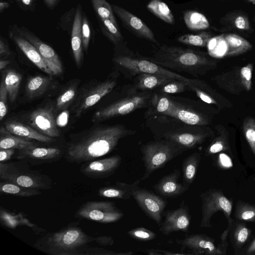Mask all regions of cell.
I'll return each mask as SVG.
<instances>
[{"label":"cell","mask_w":255,"mask_h":255,"mask_svg":"<svg viewBox=\"0 0 255 255\" xmlns=\"http://www.w3.org/2000/svg\"><path fill=\"white\" fill-rule=\"evenodd\" d=\"M135 132L121 124L95 126L73 137L64 149L63 157L76 164L94 160L110 153L121 139Z\"/></svg>","instance_id":"6da1fadb"},{"label":"cell","mask_w":255,"mask_h":255,"mask_svg":"<svg viewBox=\"0 0 255 255\" xmlns=\"http://www.w3.org/2000/svg\"><path fill=\"white\" fill-rule=\"evenodd\" d=\"M145 59L169 70L185 72L198 77L216 67V62L202 51L163 44Z\"/></svg>","instance_id":"7a4b0ae2"},{"label":"cell","mask_w":255,"mask_h":255,"mask_svg":"<svg viewBox=\"0 0 255 255\" xmlns=\"http://www.w3.org/2000/svg\"><path fill=\"white\" fill-rule=\"evenodd\" d=\"M146 125L155 139L172 141L187 150L202 144L210 135L202 126L188 125L166 115L150 116Z\"/></svg>","instance_id":"3957f363"},{"label":"cell","mask_w":255,"mask_h":255,"mask_svg":"<svg viewBox=\"0 0 255 255\" xmlns=\"http://www.w3.org/2000/svg\"><path fill=\"white\" fill-rule=\"evenodd\" d=\"M93 241L94 237L87 235L80 227L71 225L44 235L36 241L34 247L49 255H76Z\"/></svg>","instance_id":"277c9868"},{"label":"cell","mask_w":255,"mask_h":255,"mask_svg":"<svg viewBox=\"0 0 255 255\" xmlns=\"http://www.w3.org/2000/svg\"><path fill=\"white\" fill-rule=\"evenodd\" d=\"M145 172L141 180H146L158 169L187 150L185 148L167 139H155L140 148Z\"/></svg>","instance_id":"5b68a950"},{"label":"cell","mask_w":255,"mask_h":255,"mask_svg":"<svg viewBox=\"0 0 255 255\" xmlns=\"http://www.w3.org/2000/svg\"><path fill=\"white\" fill-rule=\"evenodd\" d=\"M0 179L39 190H47L52 187V181L48 175L31 169L28 163L22 160L0 162Z\"/></svg>","instance_id":"8992f818"},{"label":"cell","mask_w":255,"mask_h":255,"mask_svg":"<svg viewBox=\"0 0 255 255\" xmlns=\"http://www.w3.org/2000/svg\"><path fill=\"white\" fill-rule=\"evenodd\" d=\"M153 92L136 90L131 87L127 95L96 112L93 116L94 123L102 122L115 117L126 115L134 111L147 108Z\"/></svg>","instance_id":"52a82bcc"},{"label":"cell","mask_w":255,"mask_h":255,"mask_svg":"<svg viewBox=\"0 0 255 255\" xmlns=\"http://www.w3.org/2000/svg\"><path fill=\"white\" fill-rule=\"evenodd\" d=\"M118 68L127 78H131L142 74H155L168 76L180 80L187 81L188 78L164 68L144 57H133L119 55L113 58Z\"/></svg>","instance_id":"ba28073f"},{"label":"cell","mask_w":255,"mask_h":255,"mask_svg":"<svg viewBox=\"0 0 255 255\" xmlns=\"http://www.w3.org/2000/svg\"><path fill=\"white\" fill-rule=\"evenodd\" d=\"M119 74L118 70L112 72L104 80L97 82L80 94L73 105L75 116L78 118L82 116L112 91L117 84Z\"/></svg>","instance_id":"9c48e42d"},{"label":"cell","mask_w":255,"mask_h":255,"mask_svg":"<svg viewBox=\"0 0 255 255\" xmlns=\"http://www.w3.org/2000/svg\"><path fill=\"white\" fill-rule=\"evenodd\" d=\"M200 197L202 203L200 227L211 228V218L218 212H222L227 221L231 219L233 201L228 198L222 190L210 188L201 193Z\"/></svg>","instance_id":"30bf717a"},{"label":"cell","mask_w":255,"mask_h":255,"mask_svg":"<svg viewBox=\"0 0 255 255\" xmlns=\"http://www.w3.org/2000/svg\"><path fill=\"white\" fill-rule=\"evenodd\" d=\"M123 212L111 201H88L82 205L75 217L101 223L115 222L122 219Z\"/></svg>","instance_id":"8fae6325"},{"label":"cell","mask_w":255,"mask_h":255,"mask_svg":"<svg viewBox=\"0 0 255 255\" xmlns=\"http://www.w3.org/2000/svg\"><path fill=\"white\" fill-rule=\"evenodd\" d=\"M253 64L251 63L240 67H235L232 70L218 75L213 78L214 81L222 89L232 94H239L241 92L252 89Z\"/></svg>","instance_id":"7c38bea8"},{"label":"cell","mask_w":255,"mask_h":255,"mask_svg":"<svg viewBox=\"0 0 255 255\" xmlns=\"http://www.w3.org/2000/svg\"><path fill=\"white\" fill-rule=\"evenodd\" d=\"M169 110L164 115L193 126H205L210 124L207 115L199 109L194 101L186 98L171 97Z\"/></svg>","instance_id":"4fadbf2b"},{"label":"cell","mask_w":255,"mask_h":255,"mask_svg":"<svg viewBox=\"0 0 255 255\" xmlns=\"http://www.w3.org/2000/svg\"><path fill=\"white\" fill-rule=\"evenodd\" d=\"M131 196L142 210L159 227L167 202L151 191L139 187L132 191Z\"/></svg>","instance_id":"5bb4252c"},{"label":"cell","mask_w":255,"mask_h":255,"mask_svg":"<svg viewBox=\"0 0 255 255\" xmlns=\"http://www.w3.org/2000/svg\"><path fill=\"white\" fill-rule=\"evenodd\" d=\"M37 145L18 150L16 158L29 164L38 165L55 162L64 155V151L60 148L38 147Z\"/></svg>","instance_id":"9a60e30c"},{"label":"cell","mask_w":255,"mask_h":255,"mask_svg":"<svg viewBox=\"0 0 255 255\" xmlns=\"http://www.w3.org/2000/svg\"><path fill=\"white\" fill-rule=\"evenodd\" d=\"M28 123L44 135L53 138L60 136L52 106L42 107L32 111L29 116Z\"/></svg>","instance_id":"2e32d148"},{"label":"cell","mask_w":255,"mask_h":255,"mask_svg":"<svg viewBox=\"0 0 255 255\" xmlns=\"http://www.w3.org/2000/svg\"><path fill=\"white\" fill-rule=\"evenodd\" d=\"M184 202L177 209L165 213L164 219L159 227V231L164 235L168 236L177 232H188L191 216L189 208Z\"/></svg>","instance_id":"e0dca14e"},{"label":"cell","mask_w":255,"mask_h":255,"mask_svg":"<svg viewBox=\"0 0 255 255\" xmlns=\"http://www.w3.org/2000/svg\"><path fill=\"white\" fill-rule=\"evenodd\" d=\"M112 6L125 28L137 37L158 44L153 31L141 19L119 5L113 4Z\"/></svg>","instance_id":"ac0fdd59"},{"label":"cell","mask_w":255,"mask_h":255,"mask_svg":"<svg viewBox=\"0 0 255 255\" xmlns=\"http://www.w3.org/2000/svg\"><path fill=\"white\" fill-rule=\"evenodd\" d=\"M16 31L18 35L27 39L35 46L54 75L62 73L63 67L61 62L51 47L24 27H17Z\"/></svg>","instance_id":"d6986e66"},{"label":"cell","mask_w":255,"mask_h":255,"mask_svg":"<svg viewBox=\"0 0 255 255\" xmlns=\"http://www.w3.org/2000/svg\"><path fill=\"white\" fill-rule=\"evenodd\" d=\"M121 161V157L119 155H115L84 163L81 165L80 171L88 177L103 179L113 175L119 168Z\"/></svg>","instance_id":"ffe728a7"},{"label":"cell","mask_w":255,"mask_h":255,"mask_svg":"<svg viewBox=\"0 0 255 255\" xmlns=\"http://www.w3.org/2000/svg\"><path fill=\"white\" fill-rule=\"evenodd\" d=\"M178 244L187 249L191 255H223L215 245V239L203 234L188 235L182 239H176Z\"/></svg>","instance_id":"44dd1931"},{"label":"cell","mask_w":255,"mask_h":255,"mask_svg":"<svg viewBox=\"0 0 255 255\" xmlns=\"http://www.w3.org/2000/svg\"><path fill=\"white\" fill-rule=\"evenodd\" d=\"M187 86L188 90L194 92L201 100L207 104L216 105L220 109L231 106L227 100L204 81L188 78Z\"/></svg>","instance_id":"7402d4cb"},{"label":"cell","mask_w":255,"mask_h":255,"mask_svg":"<svg viewBox=\"0 0 255 255\" xmlns=\"http://www.w3.org/2000/svg\"><path fill=\"white\" fill-rule=\"evenodd\" d=\"M180 172L175 169L163 176L153 188L158 194L166 197H175L181 195L189 188V186L178 182Z\"/></svg>","instance_id":"603a6c76"},{"label":"cell","mask_w":255,"mask_h":255,"mask_svg":"<svg viewBox=\"0 0 255 255\" xmlns=\"http://www.w3.org/2000/svg\"><path fill=\"white\" fill-rule=\"evenodd\" d=\"M252 235V230L246 224L238 220H233L229 236L235 255H240L248 244Z\"/></svg>","instance_id":"cb8c5ba5"},{"label":"cell","mask_w":255,"mask_h":255,"mask_svg":"<svg viewBox=\"0 0 255 255\" xmlns=\"http://www.w3.org/2000/svg\"><path fill=\"white\" fill-rule=\"evenodd\" d=\"M4 128L11 134L25 138L34 139L47 143L55 141L54 138L44 135L31 126L17 121H8L6 122Z\"/></svg>","instance_id":"d4e9b609"},{"label":"cell","mask_w":255,"mask_h":255,"mask_svg":"<svg viewBox=\"0 0 255 255\" xmlns=\"http://www.w3.org/2000/svg\"><path fill=\"white\" fill-rule=\"evenodd\" d=\"M82 8L80 4L77 7L72 26L71 34V47L77 66L80 68L83 61L82 36Z\"/></svg>","instance_id":"484cf974"},{"label":"cell","mask_w":255,"mask_h":255,"mask_svg":"<svg viewBox=\"0 0 255 255\" xmlns=\"http://www.w3.org/2000/svg\"><path fill=\"white\" fill-rule=\"evenodd\" d=\"M175 79L159 74H142L134 77L131 87L139 91L155 92L163 84Z\"/></svg>","instance_id":"4316f807"},{"label":"cell","mask_w":255,"mask_h":255,"mask_svg":"<svg viewBox=\"0 0 255 255\" xmlns=\"http://www.w3.org/2000/svg\"><path fill=\"white\" fill-rule=\"evenodd\" d=\"M11 36L18 47L35 65L46 74L54 75L33 45L18 34H12Z\"/></svg>","instance_id":"83f0119b"},{"label":"cell","mask_w":255,"mask_h":255,"mask_svg":"<svg viewBox=\"0 0 255 255\" xmlns=\"http://www.w3.org/2000/svg\"><path fill=\"white\" fill-rule=\"evenodd\" d=\"M139 179L131 184L117 181L112 186L100 188L98 192V195L106 198L128 199L132 197V191L139 187Z\"/></svg>","instance_id":"f1b7e54d"},{"label":"cell","mask_w":255,"mask_h":255,"mask_svg":"<svg viewBox=\"0 0 255 255\" xmlns=\"http://www.w3.org/2000/svg\"><path fill=\"white\" fill-rule=\"evenodd\" d=\"M0 149L11 148L20 150L38 144L29 139L11 134L3 127L0 129Z\"/></svg>","instance_id":"f546056e"},{"label":"cell","mask_w":255,"mask_h":255,"mask_svg":"<svg viewBox=\"0 0 255 255\" xmlns=\"http://www.w3.org/2000/svg\"><path fill=\"white\" fill-rule=\"evenodd\" d=\"M172 99L171 97L156 92H153L149 106L144 113L145 118L154 115H164L169 110Z\"/></svg>","instance_id":"4dcf8cb0"},{"label":"cell","mask_w":255,"mask_h":255,"mask_svg":"<svg viewBox=\"0 0 255 255\" xmlns=\"http://www.w3.org/2000/svg\"><path fill=\"white\" fill-rule=\"evenodd\" d=\"M227 43L225 56H234L244 54L251 50L253 46L248 40L236 34H224Z\"/></svg>","instance_id":"1f68e13d"},{"label":"cell","mask_w":255,"mask_h":255,"mask_svg":"<svg viewBox=\"0 0 255 255\" xmlns=\"http://www.w3.org/2000/svg\"><path fill=\"white\" fill-rule=\"evenodd\" d=\"M50 77L37 75L30 78L26 85V94L30 99L37 98L43 95L51 84Z\"/></svg>","instance_id":"d6a6232c"},{"label":"cell","mask_w":255,"mask_h":255,"mask_svg":"<svg viewBox=\"0 0 255 255\" xmlns=\"http://www.w3.org/2000/svg\"><path fill=\"white\" fill-rule=\"evenodd\" d=\"M216 128L218 132L217 135L207 147L205 150L207 155L230 150L228 131L221 125L216 127Z\"/></svg>","instance_id":"836d02e7"},{"label":"cell","mask_w":255,"mask_h":255,"mask_svg":"<svg viewBox=\"0 0 255 255\" xmlns=\"http://www.w3.org/2000/svg\"><path fill=\"white\" fill-rule=\"evenodd\" d=\"M201 159V154L198 152H194L184 159L182 163L184 184L189 186L194 181Z\"/></svg>","instance_id":"e575fe53"},{"label":"cell","mask_w":255,"mask_h":255,"mask_svg":"<svg viewBox=\"0 0 255 255\" xmlns=\"http://www.w3.org/2000/svg\"><path fill=\"white\" fill-rule=\"evenodd\" d=\"M2 78L7 91L8 99L11 103H13L18 95L21 75L14 70L9 69L3 72Z\"/></svg>","instance_id":"d590c367"},{"label":"cell","mask_w":255,"mask_h":255,"mask_svg":"<svg viewBox=\"0 0 255 255\" xmlns=\"http://www.w3.org/2000/svg\"><path fill=\"white\" fill-rule=\"evenodd\" d=\"M146 7L149 11L162 21L170 24L175 23V18L170 9L161 0H151Z\"/></svg>","instance_id":"8d00e7d4"},{"label":"cell","mask_w":255,"mask_h":255,"mask_svg":"<svg viewBox=\"0 0 255 255\" xmlns=\"http://www.w3.org/2000/svg\"><path fill=\"white\" fill-rule=\"evenodd\" d=\"M183 18L187 28L191 30H200L208 28L210 24L208 19L202 13L193 10L184 12Z\"/></svg>","instance_id":"74e56055"},{"label":"cell","mask_w":255,"mask_h":255,"mask_svg":"<svg viewBox=\"0 0 255 255\" xmlns=\"http://www.w3.org/2000/svg\"><path fill=\"white\" fill-rule=\"evenodd\" d=\"M0 192L1 193L10 194L19 197H31L41 194L37 189L25 187L13 183L0 181Z\"/></svg>","instance_id":"f35d334b"},{"label":"cell","mask_w":255,"mask_h":255,"mask_svg":"<svg viewBox=\"0 0 255 255\" xmlns=\"http://www.w3.org/2000/svg\"><path fill=\"white\" fill-rule=\"evenodd\" d=\"M99 19L100 26L104 34L115 46H117L123 40V36L118 24L109 19Z\"/></svg>","instance_id":"ab89813d"},{"label":"cell","mask_w":255,"mask_h":255,"mask_svg":"<svg viewBox=\"0 0 255 255\" xmlns=\"http://www.w3.org/2000/svg\"><path fill=\"white\" fill-rule=\"evenodd\" d=\"M234 216L239 221L255 222V205L239 200L236 204Z\"/></svg>","instance_id":"60d3db41"},{"label":"cell","mask_w":255,"mask_h":255,"mask_svg":"<svg viewBox=\"0 0 255 255\" xmlns=\"http://www.w3.org/2000/svg\"><path fill=\"white\" fill-rule=\"evenodd\" d=\"M212 38V34L202 31L196 34H185L179 36L177 40L183 44L200 47L207 46Z\"/></svg>","instance_id":"b9f144b4"},{"label":"cell","mask_w":255,"mask_h":255,"mask_svg":"<svg viewBox=\"0 0 255 255\" xmlns=\"http://www.w3.org/2000/svg\"><path fill=\"white\" fill-rule=\"evenodd\" d=\"M99 19H109L118 24L112 6L106 0H91Z\"/></svg>","instance_id":"7bdbcfd3"},{"label":"cell","mask_w":255,"mask_h":255,"mask_svg":"<svg viewBox=\"0 0 255 255\" xmlns=\"http://www.w3.org/2000/svg\"><path fill=\"white\" fill-rule=\"evenodd\" d=\"M77 91V84H74L68 87L56 100V109L58 111L65 110L74 101Z\"/></svg>","instance_id":"ee69618b"},{"label":"cell","mask_w":255,"mask_h":255,"mask_svg":"<svg viewBox=\"0 0 255 255\" xmlns=\"http://www.w3.org/2000/svg\"><path fill=\"white\" fill-rule=\"evenodd\" d=\"M210 55L216 57L225 56L227 51V43L224 34L211 38L207 45Z\"/></svg>","instance_id":"f6af8a7d"},{"label":"cell","mask_w":255,"mask_h":255,"mask_svg":"<svg viewBox=\"0 0 255 255\" xmlns=\"http://www.w3.org/2000/svg\"><path fill=\"white\" fill-rule=\"evenodd\" d=\"M186 90H188L187 81L175 79L163 84L155 92L168 95L180 93Z\"/></svg>","instance_id":"bcb514c9"},{"label":"cell","mask_w":255,"mask_h":255,"mask_svg":"<svg viewBox=\"0 0 255 255\" xmlns=\"http://www.w3.org/2000/svg\"><path fill=\"white\" fill-rule=\"evenodd\" d=\"M243 131L250 148L255 155V119L247 117L243 124Z\"/></svg>","instance_id":"7dc6e473"},{"label":"cell","mask_w":255,"mask_h":255,"mask_svg":"<svg viewBox=\"0 0 255 255\" xmlns=\"http://www.w3.org/2000/svg\"><path fill=\"white\" fill-rule=\"evenodd\" d=\"M127 233L132 238L140 241H149L156 237L154 232L141 227L128 231Z\"/></svg>","instance_id":"c3c4849f"},{"label":"cell","mask_w":255,"mask_h":255,"mask_svg":"<svg viewBox=\"0 0 255 255\" xmlns=\"http://www.w3.org/2000/svg\"><path fill=\"white\" fill-rule=\"evenodd\" d=\"M8 93L2 78L0 86V120L1 121L7 113Z\"/></svg>","instance_id":"681fc988"},{"label":"cell","mask_w":255,"mask_h":255,"mask_svg":"<svg viewBox=\"0 0 255 255\" xmlns=\"http://www.w3.org/2000/svg\"><path fill=\"white\" fill-rule=\"evenodd\" d=\"M82 36L83 47L87 51L91 37V29L89 21L86 15L83 16L82 22Z\"/></svg>","instance_id":"f907efd6"},{"label":"cell","mask_w":255,"mask_h":255,"mask_svg":"<svg viewBox=\"0 0 255 255\" xmlns=\"http://www.w3.org/2000/svg\"><path fill=\"white\" fill-rule=\"evenodd\" d=\"M233 22L234 25L241 30H247L250 28L248 18L243 15H238L235 18Z\"/></svg>","instance_id":"816d5d0a"},{"label":"cell","mask_w":255,"mask_h":255,"mask_svg":"<svg viewBox=\"0 0 255 255\" xmlns=\"http://www.w3.org/2000/svg\"><path fill=\"white\" fill-rule=\"evenodd\" d=\"M145 253H146L148 255H190L188 253H173L171 251H168L163 250H160V249H151L150 250H145Z\"/></svg>","instance_id":"f5cc1de1"},{"label":"cell","mask_w":255,"mask_h":255,"mask_svg":"<svg viewBox=\"0 0 255 255\" xmlns=\"http://www.w3.org/2000/svg\"><path fill=\"white\" fill-rule=\"evenodd\" d=\"M94 241L101 246H112L114 244L113 238L109 236H102L94 238Z\"/></svg>","instance_id":"db71d44e"},{"label":"cell","mask_w":255,"mask_h":255,"mask_svg":"<svg viewBox=\"0 0 255 255\" xmlns=\"http://www.w3.org/2000/svg\"><path fill=\"white\" fill-rule=\"evenodd\" d=\"M15 152L14 149H0V162H4L9 160Z\"/></svg>","instance_id":"11a10c76"},{"label":"cell","mask_w":255,"mask_h":255,"mask_svg":"<svg viewBox=\"0 0 255 255\" xmlns=\"http://www.w3.org/2000/svg\"><path fill=\"white\" fill-rule=\"evenodd\" d=\"M240 255H255V237L243 248Z\"/></svg>","instance_id":"9f6ffc18"},{"label":"cell","mask_w":255,"mask_h":255,"mask_svg":"<svg viewBox=\"0 0 255 255\" xmlns=\"http://www.w3.org/2000/svg\"><path fill=\"white\" fill-rule=\"evenodd\" d=\"M10 55V50L7 43L2 37L0 39V55L1 57H6Z\"/></svg>","instance_id":"6f0895ef"},{"label":"cell","mask_w":255,"mask_h":255,"mask_svg":"<svg viewBox=\"0 0 255 255\" xmlns=\"http://www.w3.org/2000/svg\"><path fill=\"white\" fill-rule=\"evenodd\" d=\"M218 164L224 167H230V166L226 163L227 162L232 164V161L230 157L225 153H220L218 159Z\"/></svg>","instance_id":"680465c9"},{"label":"cell","mask_w":255,"mask_h":255,"mask_svg":"<svg viewBox=\"0 0 255 255\" xmlns=\"http://www.w3.org/2000/svg\"><path fill=\"white\" fill-rule=\"evenodd\" d=\"M68 119V112L64 111L60 115H59L57 119V126L63 127L65 126L67 123Z\"/></svg>","instance_id":"91938a15"},{"label":"cell","mask_w":255,"mask_h":255,"mask_svg":"<svg viewBox=\"0 0 255 255\" xmlns=\"http://www.w3.org/2000/svg\"><path fill=\"white\" fill-rule=\"evenodd\" d=\"M10 62L9 60L1 59L0 60V70H2L10 63Z\"/></svg>","instance_id":"94428289"},{"label":"cell","mask_w":255,"mask_h":255,"mask_svg":"<svg viewBox=\"0 0 255 255\" xmlns=\"http://www.w3.org/2000/svg\"><path fill=\"white\" fill-rule=\"evenodd\" d=\"M9 6V3L6 1H1L0 2V12H2L5 9Z\"/></svg>","instance_id":"6125c7cd"},{"label":"cell","mask_w":255,"mask_h":255,"mask_svg":"<svg viewBox=\"0 0 255 255\" xmlns=\"http://www.w3.org/2000/svg\"><path fill=\"white\" fill-rule=\"evenodd\" d=\"M46 5L49 7H53L56 4L57 0H44Z\"/></svg>","instance_id":"be15d7a7"},{"label":"cell","mask_w":255,"mask_h":255,"mask_svg":"<svg viewBox=\"0 0 255 255\" xmlns=\"http://www.w3.org/2000/svg\"><path fill=\"white\" fill-rule=\"evenodd\" d=\"M21 2L25 5H30L33 1V0H20Z\"/></svg>","instance_id":"e7e4bbea"},{"label":"cell","mask_w":255,"mask_h":255,"mask_svg":"<svg viewBox=\"0 0 255 255\" xmlns=\"http://www.w3.org/2000/svg\"><path fill=\"white\" fill-rule=\"evenodd\" d=\"M249 1L253 2V3H255V0H248Z\"/></svg>","instance_id":"03108f58"}]
</instances>
